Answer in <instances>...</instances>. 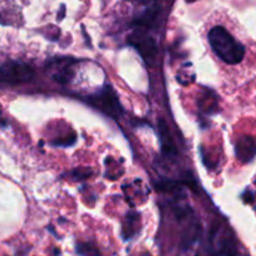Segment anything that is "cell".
Here are the masks:
<instances>
[{"mask_svg": "<svg viewBox=\"0 0 256 256\" xmlns=\"http://www.w3.org/2000/svg\"><path fill=\"white\" fill-rule=\"evenodd\" d=\"M158 12L160 9L157 8V6H154V8L152 9H148V10L144 12L142 16H140L134 22V24L141 29L151 28V26H154V20H156L157 16H158Z\"/></svg>", "mask_w": 256, "mask_h": 256, "instance_id": "9c48e42d", "label": "cell"}, {"mask_svg": "<svg viewBox=\"0 0 256 256\" xmlns=\"http://www.w3.org/2000/svg\"><path fill=\"white\" fill-rule=\"evenodd\" d=\"M140 215L136 212L128 214L126 218V224L123 225V238L124 240H130L132 236H134L138 231Z\"/></svg>", "mask_w": 256, "mask_h": 256, "instance_id": "ba28073f", "label": "cell"}, {"mask_svg": "<svg viewBox=\"0 0 256 256\" xmlns=\"http://www.w3.org/2000/svg\"><path fill=\"white\" fill-rule=\"evenodd\" d=\"M77 252L80 256H100V252L97 246L90 242L77 244Z\"/></svg>", "mask_w": 256, "mask_h": 256, "instance_id": "30bf717a", "label": "cell"}, {"mask_svg": "<svg viewBox=\"0 0 256 256\" xmlns=\"http://www.w3.org/2000/svg\"><path fill=\"white\" fill-rule=\"evenodd\" d=\"M196 256H204V255L201 252H198V254H196Z\"/></svg>", "mask_w": 256, "mask_h": 256, "instance_id": "5bb4252c", "label": "cell"}, {"mask_svg": "<svg viewBox=\"0 0 256 256\" xmlns=\"http://www.w3.org/2000/svg\"><path fill=\"white\" fill-rule=\"evenodd\" d=\"M142 3H150V2H154V0H141Z\"/></svg>", "mask_w": 256, "mask_h": 256, "instance_id": "7c38bea8", "label": "cell"}, {"mask_svg": "<svg viewBox=\"0 0 256 256\" xmlns=\"http://www.w3.org/2000/svg\"><path fill=\"white\" fill-rule=\"evenodd\" d=\"M130 42L136 46L137 50L142 56V58L151 64L154 60L157 54V44L151 36H144V33H134L130 38Z\"/></svg>", "mask_w": 256, "mask_h": 256, "instance_id": "5b68a950", "label": "cell"}, {"mask_svg": "<svg viewBox=\"0 0 256 256\" xmlns=\"http://www.w3.org/2000/svg\"><path fill=\"white\" fill-rule=\"evenodd\" d=\"M63 16H64V6H62V12H60V14H59V16H58L59 20H60V19L63 18Z\"/></svg>", "mask_w": 256, "mask_h": 256, "instance_id": "8fae6325", "label": "cell"}, {"mask_svg": "<svg viewBox=\"0 0 256 256\" xmlns=\"http://www.w3.org/2000/svg\"><path fill=\"white\" fill-rule=\"evenodd\" d=\"M94 106H97L100 110L106 112L112 117H120L122 114V107H120V100L114 90L110 86H106L100 93L92 98Z\"/></svg>", "mask_w": 256, "mask_h": 256, "instance_id": "277c9868", "label": "cell"}, {"mask_svg": "<svg viewBox=\"0 0 256 256\" xmlns=\"http://www.w3.org/2000/svg\"><path fill=\"white\" fill-rule=\"evenodd\" d=\"M210 248L212 256H238V246L228 228L221 222H214L210 231Z\"/></svg>", "mask_w": 256, "mask_h": 256, "instance_id": "7a4b0ae2", "label": "cell"}, {"mask_svg": "<svg viewBox=\"0 0 256 256\" xmlns=\"http://www.w3.org/2000/svg\"><path fill=\"white\" fill-rule=\"evenodd\" d=\"M187 3H194V2H198V0H186Z\"/></svg>", "mask_w": 256, "mask_h": 256, "instance_id": "4fadbf2b", "label": "cell"}, {"mask_svg": "<svg viewBox=\"0 0 256 256\" xmlns=\"http://www.w3.org/2000/svg\"><path fill=\"white\" fill-rule=\"evenodd\" d=\"M158 134H160V142H161V148L166 156H176L177 150L174 147L172 137L170 134L168 126L164 120H158Z\"/></svg>", "mask_w": 256, "mask_h": 256, "instance_id": "52a82bcc", "label": "cell"}, {"mask_svg": "<svg viewBox=\"0 0 256 256\" xmlns=\"http://www.w3.org/2000/svg\"><path fill=\"white\" fill-rule=\"evenodd\" d=\"M235 154L236 157L244 164L252 161L254 157L256 156V141L252 137H241L236 142Z\"/></svg>", "mask_w": 256, "mask_h": 256, "instance_id": "8992f818", "label": "cell"}, {"mask_svg": "<svg viewBox=\"0 0 256 256\" xmlns=\"http://www.w3.org/2000/svg\"><path fill=\"white\" fill-rule=\"evenodd\" d=\"M3 82L22 83L28 82L33 78L34 70L29 64L22 62H9L0 67Z\"/></svg>", "mask_w": 256, "mask_h": 256, "instance_id": "3957f363", "label": "cell"}, {"mask_svg": "<svg viewBox=\"0 0 256 256\" xmlns=\"http://www.w3.org/2000/svg\"><path fill=\"white\" fill-rule=\"evenodd\" d=\"M208 42L216 56L225 63L238 64L245 56V48L224 26H215L208 32Z\"/></svg>", "mask_w": 256, "mask_h": 256, "instance_id": "6da1fadb", "label": "cell"}]
</instances>
